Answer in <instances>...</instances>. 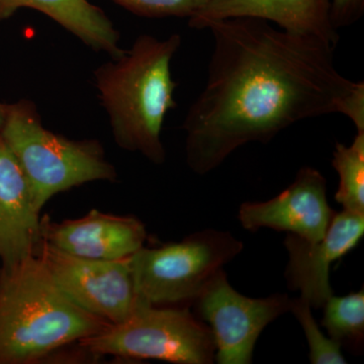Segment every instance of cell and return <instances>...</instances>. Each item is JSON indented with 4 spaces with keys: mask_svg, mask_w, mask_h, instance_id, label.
Returning a JSON list of instances; mask_svg holds the SVG:
<instances>
[{
    "mask_svg": "<svg viewBox=\"0 0 364 364\" xmlns=\"http://www.w3.org/2000/svg\"><path fill=\"white\" fill-rule=\"evenodd\" d=\"M0 136L20 164L39 212L57 193L117 178L98 141L71 140L48 130L32 100L7 105Z\"/></svg>",
    "mask_w": 364,
    "mask_h": 364,
    "instance_id": "obj_4",
    "label": "cell"
},
{
    "mask_svg": "<svg viewBox=\"0 0 364 364\" xmlns=\"http://www.w3.org/2000/svg\"><path fill=\"white\" fill-rule=\"evenodd\" d=\"M127 11L148 18H191L207 0H114Z\"/></svg>",
    "mask_w": 364,
    "mask_h": 364,
    "instance_id": "obj_18",
    "label": "cell"
},
{
    "mask_svg": "<svg viewBox=\"0 0 364 364\" xmlns=\"http://www.w3.org/2000/svg\"><path fill=\"white\" fill-rule=\"evenodd\" d=\"M242 250L240 240L217 230L198 232L160 247L143 246L130 257L136 296L154 306L193 303Z\"/></svg>",
    "mask_w": 364,
    "mask_h": 364,
    "instance_id": "obj_5",
    "label": "cell"
},
{
    "mask_svg": "<svg viewBox=\"0 0 364 364\" xmlns=\"http://www.w3.org/2000/svg\"><path fill=\"white\" fill-rule=\"evenodd\" d=\"M332 166L339 176L335 200L344 210L364 214V132H358L350 146L336 144Z\"/></svg>",
    "mask_w": 364,
    "mask_h": 364,
    "instance_id": "obj_15",
    "label": "cell"
},
{
    "mask_svg": "<svg viewBox=\"0 0 364 364\" xmlns=\"http://www.w3.org/2000/svg\"><path fill=\"white\" fill-rule=\"evenodd\" d=\"M207 30V81L182 124L195 173H210L242 146L269 142L304 119L341 114L355 82L337 70L332 46L258 18L214 21Z\"/></svg>",
    "mask_w": 364,
    "mask_h": 364,
    "instance_id": "obj_1",
    "label": "cell"
},
{
    "mask_svg": "<svg viewBox=\"0 0 364 364\" xmlns=\"http://www.w3.org/2000/svg\"><path fill=\"white\" fill-rule=\"evenodd\" d=\"M21 9L46 14L93 51L104 52L112 59L124 55L119 31L107 14L88 0H0V23Z\"/></svg>",
    "mask_w": 364,
    "mask_h": 364,
    "instance_id": "obj_14",
    "label": "cell"
},
{
    "mask_svg": "<svg viewBox=\"0 0 364 364\" xmlns=\"http://www.w3.org/2000/svg\"><path fill=\"white\" fill-rule=\"evenodd\" d=\"M342 114L355 124L358 132H364V83L358 81L345 100Z\"/></svg>",
    "mask_w": 364,
    "mask_h": 364,
    "instance_id": "obj_20",
    "label": "cell"
},
{
    "mask_svg": "<svg viewBox=\"0 0 364 364\" xmlns=\"http://www.w3.org/2000/svg\"><path fill=\"white\" fill-rule=\"evenodd\" d=\"M327 182L318 170L303 167L293 183L279 196L262 203H244L238 219L244 229L270 228L310 242L324 238L334 210L327 200Z\"/></svg>",
    "mask_w": 364,
    "mask_h": 364,
    "instance_id": "obj_9",
    "label": "cell"
},
{
    "mask_svg": "<svg viewBox=\"0 0 364 364\" xmlns=\"http://www.w3.org/2000/svg\"><path fill=\"white\" fill-rule=\"evenodd\" d=\"M364 235V214L344 210L335 213L324 238L310 242L287 234L289 253L286 279L289 289L301 291L312 308H323L333 296L330 267L358 245Z\"/></svg>",
    "mask_w": 364,
    "mask_h": 364,
    "instance_id": "obj_10",
    "label": "cell"
},
{
    "mask_svg": "<svg viewBox=\"0 0 364 364\" xmlns=\"http://www.w3.org/2000/svg\"><path fill=\"white\" fill-rule=\"evenodd\" d=\"M147 239L142 223L134 217L92 210L80 219L41 223V240L71 255L92 259L131 257Z\"/></svg>",
    "mask_w": 364,
    "mask_h": 364,
    "instance_id": "obj_12",
    "label": "cell"
},
{
    "mask_svg": "<svg viewBox=\"0 0 364 364\" xmlns=\"http://www.w3.org/2000/svg\"><path fill=\"white\" fill-rule=\"evenodd\" d=\"M363 13L364 0H331V21L337 30L354 25Z\"/></svg>",
    "mask_w": 364,
    "mask_h": 364,
    "instance_id": "obj_19",
    "label": "cell"
},
{
    "mask_svg": "<svg viewBox=\"0 0 364 364\" xmlns=\"http://www.w3.org/2000/svg\"><path fill=\"white\" fill-rule=\"evenodd\" d=\"M181 46L178 33L164 40L144 33L123 56L95 70L114 142L154 164H162L166 158L161 132L167 114L176 107L171 62Z\"/></svg>",
    "mask_w": 364,
    "mask_h": 364,
    "instance_id": "obj_2",
    "label": "cell"
},
{
    "mask_svg": "<svg viewBox=\"0 0 364 364\" xmlns=\"http://www.w3.org/2000/svg\"><path fill=\"white\" fill-rule=\"evenodd\" d=\"M323 326L340 345L359 348L364 336V291L348 296H331L326 301Z\"/></svg>",
    "mask_w": 364,
    "mask_h": 364,
    "instance_id": "obj_16",
    "label": "cell"
},
{
    "mask_svg": "<svg viewBox=\"0 0 364 364\" xmlns=\"http://www.w3.org/2000/svg\"><path fill=\"white\" fill-rule=\"evenodd\" d=\"M35 256L73 303L109 324L123 322L138 305L130 257L116 260L79 257L43 240L38 244Z\"/></svg>",
    "mask_w": 364,
    "mask_h": 364,
    "instance_id": "obj_7",
    "label": "cell"
},
{
    "mask_svg": "<svg viewBox=\"0 0 364 364\" xmlns=\"http://www.w3.org/2000/svg\"><path fill=\"white\" fill-rule=\"evenodd\" d=\"M294 317L298 318L303 327L309 348H310V360L313 364H343L346 363L342 355L341 345L328 338L316 322L312 314V306L301 298L291 299V311Z\"/></svg>",
    "mask_w": 364,
    "mask_h": 364,
    "instance_id": "obj_17",
    "label": "cell"
},
{
    "mask_svg": "<svg viewBox=\"0 0 364 364\" xmlns=\"http://www.w3.org/2000/svg\"><path fill=\"white\" fill-rule=\"evenodd\" d=\"M7 105L0 102V131H1L2 127H4V121H6Z\"/></svg>",
    "mask_w": 364,
    "mask_h": 364,
    "instance_id": "obj_21",
    "label": "cell"
},
{
    "mask_svg": "<svg viewBox=\"0 0 364 364\" xmlns=\"http://www.w3.org/2000/svg\"><path fill=\"white\" fill-rule=\"evenodd\" d=\"M40 212L13 152L0 136V258L11 269L35 256L41 241Z\"/></svg>",
    "mask_w": 364,
    "mask_h": 364,
    "instance_id": "obj_13",
    "label": "cell"
},
{
    "mask_svg": "<svg viewBox=\"0 0 364 364\" xmlns=\"http://www.w3.org/2000/svg\"><path fill=\"white\" fill-rule=\"evenodd\" d=\"M79 344L100 355L178 364H210L215 358L210 327L188 309L140 301L123 322L111 324Z\"/></svg>",
    "mask_w": 364,
    "mask_h": 364,
    "instance_id": "obj_6",
    "label": "cell"
},
{
    "mask_svg": "<svg viewBox=\"0 0 364 364\" xmlns=\"http://www.w3.org/2000/svg\"><path fill=\"white\" fill-rule=\"evenodd\" d=\"M196 316L210 325L220 364H249L261 332L291 311L287 294L251 299L235 291L221 270L195 301Z\"/></svg>",
    "mask_w": 364,
    "mask_h": 364,
    "instance_id": "obj_8",
    "label": "cell"
},
{
    "mask_svg": "<svg viewBox=\"0 0 364 364\" xmlns=\"http://www.w3.org/2000/svg\"><path fill=\"white\" fill-rule=\"evenodd\" d=\"M109 325L73 303L36 256L0 272V364L37 363Z\"/></svg>",
    "mask_w": 364,
    "mask_h": 364,
    "instance_id": "obj_3",
    "label": "cell"
},
{
    "mask_svg": "<svg viewBox=\"0 0 364 364\" xmlns=\"http://www.w3.org/2000/svg\"><path fill=\"white\" fill-rule=\"evenodd\" d=\"M251 18L273 23L294 35L313 37L336 48L338 30L331 21V0H207L188 25L207 30L214 21Z\"/></svg>",
    "mask_w": 364,
    "mask_h": 364,
    "instance_id": "obj_11",
    "label": "cell"
}]
</instances>
